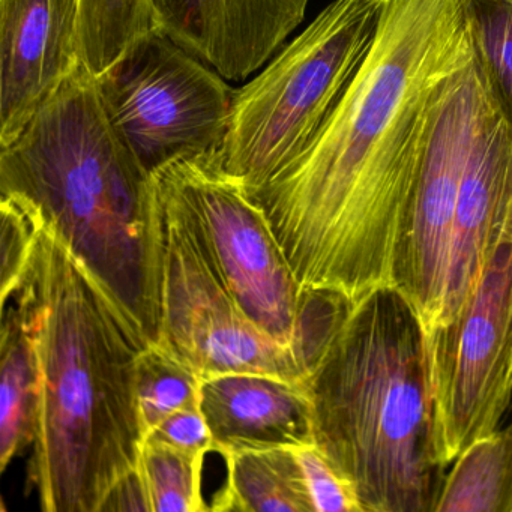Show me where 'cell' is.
Wrapping results in <instances>:
<instances>
[{
	"mask_svg": "<svg viewBox=\"0 0 512 512\" xmlns=\"http://www.w3.org/2000/svg\"><path fill=\"white\" fill-rule=\"evenodd\" d=\"M206 454L145 437L137 469L148 491L151 512L209 511L202 490Z\"/></svg>",
	"mask_w": 512,
	"mask_h": 512,
	"instance_id": "19",
	"label": "cell"
},
{
	"mask_svg": "<svg viewBox=\"0 0 512 512\" xmlns=\"http://www.w3.org/2000/svg\"><path fill=\"white\" fill-rule=\"evenodd\" d=\"M121 511L151 512L148 491L137 467L118 481L101 508V512Z\"/></svg>",
	"mask_w": 512,
	"mask_h": 512,
	"instance_id": "25",
	"label": "cell"
},
{
	"mask_svg": "<svg viewBox=\"0 0 512 512\" xmlns=\"http://www.w3.org/2000/svg\"><path fill=\"white\" fill-rule=\"evenodd\" d=\"M13 301L38 364L28 488L44 512H101L139 466L137 362L149 343L47 227Z\"/></svg>",
	"mask_w": 512,
	"mask_h": 512,
	"instance_id": "2",
	"label": "cell"
},
{
	"mask_svg": "<svg viewBox=\"0 0 512 512\" xmlns=\"http://www.w3.org/2000/svg\"><path fill=\"white\" fill-rule=\"evenodd\" d=\"M154 28L230 82L265 67L310 0H151Z\"/></svg>",
	"mask_w": 512,
	"mask_h": 512,
	"instance_id": "12",
	"label": "cell"
},
{
	"mask_svg": "<svg viewBox=\"0 0 512 512\" xmlns=\"http://www.w3.org/2000/svg\"><path fill=\"white\" fill-rule=\"evenodd\" d=\"M496 106L473 59L446 82L434 109L394 269L395 287L415 308L425 335L442 323L461 179L473 143Z\"/></svg>",
	"mask_w": 512,
	"mask_h": 512,
	"instance_id": "9",
	"label": "cell"
},
{
	"mask_svg": "<svg viewBox=\"0 0 512 512\" xmlns=\"http://www.w3.org/2000/svg\"><path fill=\"white\" fill-rule=\"evenodd\" d=\"M80 67L79 0H0V148Z\"/></svg>",
	"mask_w": 512,
	"mask_h": 512,
	"instance_id": "11",
	"label": "cell"
},
{
	"mask_svg": "<svg viewBox=\"0 0 512 512\" xmlns=\"http://www.w3.org/2000/svg\"><path fill=\"white\" fill-rule=\"evenodd\" d=\"M314 440L361 512H434L437 454L427 337L395 286L350 302L308 368Z\"/></svg>",
	"mask_w": 512,
	"mask_h": 512,
	"instance_id": "4",
	"label": "cell"
},
{
	"mask_svg": "<svg viewBox=\"0 0 512 512\" xmlns=\"http://www.w3.org/2000/svg\"><path fill=\"white\" fill-rule=\"evenodd\" d=\"M463 2L475 59L512 125V5L506 0Z\"/></svg>",
	"mask_w": 512,
	"mask_h": 512,
	"instance_id": "21",
	"label": "cell"
},
{
	"mask_svg": "<svg viewBox=\"0 0 512 512\" xmlns=\"http://www.w3.org/2000/svg\"><path fill=\"white\" fill-rule=\"evenodd\" d=\"M452 463L434 512H512V422L467 446Z\"/></svg>",
	"mask_w": 512,
	"mask_h": 512,
	"instance_id": "17",
	"label": "cell"
},
{
	"mask_svg": "<svg viewBox=\"0 0 512 512\" xmlns=\"http://www.w3.org/2000/svg\"><path fill=\"white\" fill-rule=\"evenodd\" d=\"M509 236H512V125L497 104L473 143L461 179L440 326L458 313L488 260Z\"/></svg>",
	"mask_w": 512,
	"mask_h": 512,
	"instance_id": "13",
	"label": "cell"
},
{
	"mask_svg": "<svg viewBox=\"0 0 512 512\" xmlns=\"http://www.w3.org/2000/svg\"><path fill=\"white\" fill-rule=\"evenodd\" d=\"M0 196L23 203L143 338L158 343L164 223L157 182L116 133L85 67L0 148Z\"/></svg>",
	"mask_w": 512,
	"mask_h": 512,
	"instance_id": "3",
	"label": "cell"
},
{
	"mask_svg": "<svg viewBox=\"0 0 512 512\" xmlns=\"http://www.w3.org/2000/svg\"><path fill=\"white\" fill-rule=\"evenodd\" d=\"M370 52L307 149L251 200L304 290L395 286L440 92L475 59L463 0H380Z\"/></svg>",
	"mask_w": 512,
	"mask_h": 512,
	"instance_id": "1",
	"label": "cell"
},
{
	"mask_svg": "<svg viewBox=\"0 0 512 512\" xmlns=\"http://www.w3.org/2000/svg\"><path fill=\"white\" fill-rule=\"evenodd\" d=\"M200 409L220 455L314 445V416L304 383L257 373L202 380Z\"/></svg>",
	"mask_w": 512,
	"mask_h": 512,
	"instance_id": "14",
	"label": "cell"
},
{
	"mask_svg": "<svg viewBox=\"0 0 512 512\" xmlns=\"http://www.w3.org/2000/svg\"><path fill=\"white\" fill-rule=\"evenodd\" d=\"M163 208L160 344L202 379L257 373L305 383L293 347L263 332L236 304L187 227Z\"/></svg>",
	"mask_w": 512,
	"mask_h": 512,
	"instance_id": "10",
	"label": "cell"
},
{
	"mask_svg": "<svg viewBox=\"0 0 512 512\" xmlns=\"http://www.w3.org/2000/svg\"><path fill=\"white\" fill-rule=\"evenodd\" d=\"M97 82L113 128L152 176L181 158L220 152L235 91L158 29L137 40Z\"/></svg>",
	"mask_w": 512,
	"mask_h": 512,
	"instance_id": "7",
	"label": "cell"
},
{
	"mask_svg": "<svg viewBox=\"0 0 512 512\" xmlns=\"http://www.w3.org/2000/svg\"><path fill=\"white\" fill-rule=\"evenodd\" d=\"M202 377L160 344H149L137 362V400L145 437L172 413L199 403Z\"/></svg>",
	"mask_w": 512,
	"mask_h": 512,
	"instance_id": "20",
	"label": "cell"
},
{
	"mask_svg": "<svg viewBox=\"0 0 512 512\" xmlns=\"http://www.w3.org/2000/svg\"><path fill=\"white\" fill-rule=\"evenodd\" d=\"M83 67L100 77L154 29L151 0H79Z\"/></svg>",
	"mask_w": 512,
	"mask_h": 512,
	"instance_id": "18",
	"label": "cell"
},
{
	"mask_svg": "<svg viewBox=\"0 0 512 512\" xmlns=\"http://www.w3.org/2000/svg\"><path fill=\"white\" fill-rule=\"evenodd\" d=\"M506 2H508V4L512 5V0H506Z\"/></svg>",
	"mask_w": 512,
	"mask_h": 512,
	"instance_id": "26",
	"label": "cell"
},
{
	"mask_svg": "<svg viewBox=\"0 0 512 512\" xmlns=\"http://www.w3.org/2000/svg\"><path fill=\"white\" fill-rule=\"evenodd\" d=\"M293 451L301 466L313 512H361L352 488L316 443Z\"/></svg>",
	"mask_w": 512,
	"mask_h": 512,
	"instance_id": "23",
	"label": "cell"
},
{
	"mask_svg": "<svg viewBox=\"0 0 512 512\" xmlns=\"http://www.w3.org/2000/svg\"><path fill=\"white\" fill-rule=\"evenodd\" d=\"M227 478L212 497L215 512H313L292 448L251 449L221 455Z\"/></svg>",
	"mask_w": 512,
	"mask_h": 512,
	"instance_id": "15",
	"label": "cell"
},
{
	"mask_svg": "<svg viewBox=\"0 0 512 512\" xmlns=\"http://www.w3.org/2000/svg\"><path fill=\"white\" fill-rule=\"evenodd\" d=\"M427 337L437 454L445 466L499 428L512 398V236L458 313Z\"/></svg>",
	"mask_w": 512,
	"mask_h": 512,
	"instance_id": "8",
	"label": "cell"
},
{
	"mask_svg": "<svg viewBox=\"0 0 512 512\" xmlns=\"http://www.w3.org/2000/svg\"><path fill=\"white\" fill-rule=\"evenodd\" d=\"M38 404V364L22 314L2 308L0 329V470L34 440Z\"/></svg>",
	"mask_w": 512,
	"mask_h": 512,
	"instance_id": "16",
	"label": "cell"
},
{
	"mask_svg": "<svg viewBox=\"0 0 512 512\" xmlns=\"http://www.w3.org/2000/svg\"><path fill=\"white\" fill-rule=\"evenodd\" d=\"M380 0H332L247 85L235 91L217 157L248 196L316 139L358 73L379 25Z\"/></svg>",
	"mask_w": 512,
	"mask_h": 512,
	"instance_id": "5",
	"label": "cell"
},
{
	"mask_svg": "<svg viewBox=\"0 0 512 512\" xmlns=\"http://www.w3.org/2000/svg\"><path fill=\"white\" fill-rule=\"evenodd\" d=\"M146 437L161 440L187 451H214V440L205 415L200 409V401L172 413Z\"/></svg>",
	"mask_w": 512,
	"mask_h": 512,
	"instance_id": "24",
	"label": "cell"
},
{
	"mask_svg": "<svg viewBox=\"0 0 512 512\" xmlns=\"http://www.w3.org/2000/svg\"><path fill=\"white\" fill-rule=\"evenodd\" d=\"M217 154L181 158L158 170L161 203L187 227L241 310L302 356L305 290L262 209L224 173Z\"/></svg>",
	"mask_w": 512,
	"mask_h": 512,
	"instance_id": "6",
	"label": "cell"
},
{
	"mask_svg": "<svg viewBox=\"0 0 512 512\" xmlns=\"http://www.w3.org/2000/svg\"><path fill=\"white\" fill-rule=\"evenodd\" d=\"M41 223L23 203L0 196V305L7 307L31 260Z\"/></svg>",
	"mask_w": 512,
	"mask_h": 512,
	"instance_id": "22",
	"label": "cell"
}]
</instances>
